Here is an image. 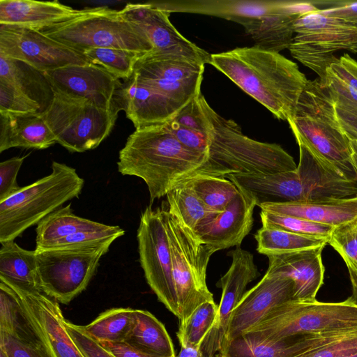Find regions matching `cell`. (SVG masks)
Masks as SVG:
<instances>
[{"instance_id": "obj_51", "label": "cell", "mask_w": 357, "mask_h": 357, "mask_svg": "<svg viewBox=\"0 0 357 357\" xmlns=\"http://www.w3.org/2000/svg\"><path fill=\"white\" fill-rule=\"evenodd\" d=\"M349 270L350 281L352 287V294L349 298L353 303L357 305V274L351 269Z\"/></svg>"}, {"instance_id": "obj_42", "label": "cell", "mask_w": 357, "mask_h": 357, "mask_svg": "<svg viewBox=\"0 0 357 357\" xmlns=\"http://www.w3.org/2000/svg\"><path fill=\"white\" fill-rule=\"evenodd\" d=\"M328 244L340 254L348 269L357 274V218L335 227Z\"/></svg>"}, {"instance_id": "obj_44", "label": "cell", "mask_w": 357, "mask_h": 357, "mask_svg": "<svg viewBox=\"0 0 357 357\" xmlns=\"http://www.w3.org/2000/svg\"><path fill=\"white\" fill-rule=\"evenodd\" d=\"M66 328L84 357H115L84 328L65 320Z\"/></svg>"}, {"instance_id": "obj_14", "label": "cell", "mask_w": 357, "mask_h": 357, "mask_svg": "<svg viewBox=\"0 0 357 357\" xmlns=\"http://www.w3.org/2000/svg\"><path fill=\"white\" fill-rule=\"evenodd\" d=\"M0 56L48 72L90 63L86 56L31 28L0 24Z\"/></svg>"}, {"instance_id": "obj_32", "label": "cell", "mask_w": 357, "mask_h": 357, "mask_svg": "<svg viewBox=\"0 0 357 357\" xmlns=\"http://www.w3.org/2000/svg\"><path fill=\"white\" fill-rule=\"evenodd\" d=\"M125 342L151 357L176 355L165 326L151 312L135 310V320Z\"/></svg>"}, {"instance_id": "obj_27", "label": "cell", "mask_w": 357, "mask_h": 357, "mask_svg": "<svg viewBox=\"0 0 357 357\" xmlns=\"http://www.w3.org/2000/svg\"><path fill=\"white\" fill-rule=\"evenodd\" d=\"M259 207L261 211L336 227L357 218V195L342 199L266 204Z\"/></svg>"}, {"instance_id": "obj_25", "label": "cell", "mask_w": 357, "mask_h": 357, "mask_svg": "<svg viewBox=\"0 0 357 357\" xmlns=\"http://www.w3.org/2000/svg\"><path fill=\"white\" fill-rule=\"evenodd\" d=\"M324 248L268 256L266 274L291 278L294 283V299L312 301L324 283Z\"/></svg>"}, {"instance_id": "obj_15", "label": "cell", "mask_w": 357, "mask_h": 357, "mask_svg": "<svg viewBox=\"0 0 357 357\" xmlns=\"http://www.w3.org/2000/svg\"><path fill=\"white\" fill-rule=\"evenodd\" d=\"M121 15L140 29L151 43L154 54L174 55L209 63L211 54L183 37L169 20V13L153 3H128Z\"/></svg>"}, {"instance_id": "obj_48", "label": "cell", "mask_w": 357, "mask_h": 357, "mask_svg": "<svg viewBox=\"0 0 357 357\" xmlns=\"http://www.w3.org/2000/svg\"><path fill=\"white\" fill-rule=\"evenodd\" d=\"M357 351V330L301 357H342Z\"/></svg>"}, {"instance_id": "obj_11", "label": "cell", "mask_w": 357, "mask_h": 357, "mask_svg": "<svg viewBox=\"0 0 357 357\" xmlns=\"http://www.w3.org/2000/svg\"><path fill=\"white\" fill-rule=\"evenodd\" d=\"M167 220L181 325L201 304L214 301L206 278L209 259L215 251L168 211Z\"/></svg>"}, {"instance_id": "obj_56", "label": "cell", "mask_w": 357, "mask_h": 357, "mask_svg": "<svg viewBox=\"0 0 357 357\" xmlns=\"http://www.w3.org/2000/svg\"><path fill=\"white\" fill-rule=\"evenodd\" d=\"M171 357H176V355H174V356H171Z\"/></svg>"}, {"instance_id": "obj_22", "label": "cell", "mask_w": 357, "mask_h": 357, "mask_svg": "<svg viewBox=\"0 0 357 357\" xmlns=\"http://www.w3.org/2000/svg\"><path fill=\"white\" fill-rule=\"evenodd\" d=\"M12 289L54 357H84L66 328L56 301L43 292Z\"/></svg>"}, {"instance_id": "obj_4", "label": "cell", "mask_w": 357, "mask_h": 357, "mask_svg": "<svg viewBox=\"0 0 357 357\" xmlns=\"http://www.w3.org/2000/svg\"><path fill=\"white\" fill-rule=\"evenodd\" d=\"M336 100L319 78L309 80L287 121L294 134L301 137L321 156L345 176L357 182L349 139L335 111Z\"/></svg>"}, {"instance_id": "obj_2", "label": "cell", "mask_w": 357, "mask_h": 357, "mask_svg": "<svg viewBox=\"0 0 357 357\" xmlns=\"http://www.w3.org/2000/svg\"><path fill=\"white\" fill-rule=\"evenodd\" d=\"M197 101L207 138V159L188 178H225L231 174H270L296 169L293 157L281 146L245 136L233 120L215 112L201 93L197 96Z\"/></svg>"}, {"instance_id": "obj_55", "label": "cell", "mask_w": 357, "mask_h": 357, "mask_svg": "<svg viewBox=\"0 0 357 357\" xmlns=\"http://www.w3.org/2000/svg\"><path fill=\"white\" fill-rule=\"evenodd\" d=\"M211 357H220V356L218 355V354H216L214 356H212Z\"/></svg>"}, {"instance_id": "obj_6", "label": "cell", "mask_w": 357, "mask_h": 357, "mask_svg": "<svg viewBox=\"0 0 357 357\" xmlns=\"http://www.w3.org/2000/svg\"><path fill=\"white\" fill-rule=\"evenodd\" d=\"M35 29L82 53L91 48L128 50L144 54L153 47L144 33L107 6L82 9L77 16Z\"/></svg>"}, {"instance_id": "obj_50", "label": "cell", "mask_w": 357, "mask_h": 357, "mask_svg": "<svg viewBox=\"0 0 357 357\" xmlns=\"http://www.w3.org/2000/svg\"><path fill=\"white\" fill-rule=\"evenodd\" d=\"M176 357H205L199 348L181 347Z\"/></svg>"}, {"instance_id": "obj_20", "label": "cell", "mask_w": 357, "mask_h": 357, "mask_svg": "<svg viewBox=\"0 0 357 357\" xmlns=\"http://www.w3.org/2000/svg\"><path fill=\"white\" fill-rule=\"evenodd\" d=\"M356 329L313 335H295L271 340L241 335L222 344L220 357H301L341 339Z\"/></svg>"}, {"instance_id": "obj_10", "label": "cell", "mask_w": 357, "mask_h": 357, "mask_svg": "<svg viewBox=\"0 0 357 357\" xmlns=\"http://www.w3.org/2000/svg\"><path fill=\"white\" fill-rule=\"evenodd\" d=\"M299 147L295 170L275 174L273 190L280 203L342 199L357 194L356 181L345 176L301 137L294 134Z\"/></svg>"}, {"instance_id": "obj_43", "label": "cell", "mask_w": 357, "mask_h": 357, "mask_svg": "<svg viewBox=\"0 0 357 357\" xmlns=\"http://www.w3.org/2000/svg\"><path fill=\"white\" fill-rule=\"evenodd\" d=\"M43 113L40 104L15 86L0 81V113Z\"/></svg>"}, {"instance_id": "obj_18", "label": "cell", "mask_w": 357, "mask_h": 357, "mask_svg": "<svg viewBox=\"0 0 357 357\" xmlns=\"http://www.w3.org/2000/svg\"><path fill=\"white\" fill-rule=\"evenodd\" d=\"M183 107L142 82L133 73L128 79L118 82L112 110H123L136 129L163 124Z\"/></svg>"}, {"instance_id": "obj_38", "label": "cell", "mask_w": 357, "mask_h": 357, "mask_svg": "<svg viewBox=\"0 0 357 357\" xmlns=\"http://www.w3.org/2000/svg\"><path fill=\"white\" fill-rule=\"evenodd\" d=\"M90 63L98 66L117 79H127L134 73L138 60L145 54L121 49L91 48L83 52Z\"/></svg>"}, {"instance_id": "obj_53", "label": "cell", "mask_w": 357, "mask_h": 357, "mask_svg": "<svg viewBox=\"0 0 357 357\" xmlns=\"http://www.w3.org/2000/svg\"><path fill=\"white\" fill-rule=\"evenodd\" d=\"M0 357H8L5 350L0 347Z\"/></svg>"}, {"instance_id": "obj_21", "label": "cell", "mask_w": 357, "mask_h": 357, "mask_svg": "<svg viewBox=\"0 0 357 357\" xmlns=\"http://www.w3.org/2000/svg\"><path fill=\"white\" fill-rule=\"evenodd\" d=\"M44 73L53 92L87 99L112 112L113 97L119 79L102 68L89 63L66 66Z\"/></svg>"}, {"instance_id": "obj_34", "label": "cell", "mask_w": 357, "mask_h": 357, "mask_svg": "<svg viewBox=\"0 0 357 357\" xmlns=\"http://www.w3.org/2000/svg\"><path fill=\"white\" fill-rule=\"evenodd\" d=\"M166 197L168 212L194 234L220 213L209 209L184 182H179Z\"/></svg>"}, {"instance_id": "obj_7", "label": "cell", "mask_w": 357, "mask_h": 357, "mask_svg": "<svg viewBox=\"0 0 357 357\" xmlns=\"http://www.w3.org/2000/svg\"><path fill=\"white\" fill-rule=\"evenodd\" d=\"M357 328V305L348 298L337 303L291 300L270 310L242 335L271 340Z\"/></svg>"}, {"instance_id": "obj_35", "label": "cell", "mask_w": 357, "mask_h": 357, "mask_svg": "<svg viewBox=\"0 0 357 357\" xmlns=\"http://www.w3.org/2000/svg\"><path fill=\"white\" fill-rule=\"evenodd\" d=\"M258 252L266 255L290 253L324 248L328 239L301 235L268 226H262L255 234Z\"/></svg>"}, {"instance_id": "obj_40", "label": "cell", "mask_w": 357, "mask_h": 357, "mask_svg": "<svg viewBox=\"0 0 357 357\" xmlns=\"http://www.w3.org/2000/svg\"><path fill=\"white\" fill-rule=\"evenodd\" d=\"M218 311L215 301H207L198 306L185 321L179 325L176 333L181 347L199 348L213 326Z\"/></svg>"}, {"instance_id": "obj_46", "label": "cell", "mask_w": 357, "mask_h": 357, "mask_svg": "<svg viewBox=\"0 0 357 357\" xmlns=\"http://www.w3.org/2000/svg\"><path fill=\"white\" fill-rule=\"evenodd\" d=\"M333 95L336 100L337 119L342 130L349 139H357V102Z\"/></svg>"}, {"instance_id": "obj_49", "label": "cell", "mask_w": 357, "mask_h": 357, "mask_svg": "<svg viewBox=\"0 0 357 357\" xmlns=\"http://www.w3.org/2000/svg\"><path fill=\"white\" fill-rule=\"evenodd\" d=\"M115 357H151L132 347L125 342H100Z\"/></svg>"}, {"instance_id": "obj_37", "label": "cell", "mask_w": 357, "mask_h": 357, "mask_svg": "<svg viewBox=\"0 0 357 357\" xmlns=\"http://www.w3.org/2000/svg\"><path fill=\"white\" fill-rule=\"evenodd\" d=\"M180 182L186 183L211 210L221 213L238 194L236 185L226 178L193 176Z\"/></svg>"}, {"instance_id": "obj_9", "label": "cell", "mask_w": 357, "mask_h": 357, "mask_svg": "<svg viewBox=\"0 0 357 357\" xmlns=\"http://www.w3.org/2000/svg\"><path fill=\"white\" fill-rule=\"evenodd\" d=\"M114 241L68 248H36L42 291L57 302L68 304L86 288L101 257Z\"/></svg>"}, {"instance_id": "obj_28", "label": "cell", "mask_w": 357, "mask_h": 357, "mask_svg": "<svg viewBox=\"0 0 357 357\" xmlns=\"http://www.w3.org/2000/svg\"><path fill=\"white\" fill-rule=\"evenodd\" d=\"M82 12L55 0H0V24L37 29L63 22Z\"/></svg>"}, {"instance_id": "obj_19", "label": "cell", "mask_w": 357, "mask_h": 357, "mask_svg": "<svg viewBox=\"0 0 357 357\" xmlns=\"http://www.w3.org/2000/svg\"><path fill=\"white\" fill-rule=\"evenodd\" d=\"M294 294L291 278L266 273L231 312L222 344L244 333L275 307L293 300Z\"/></svg>"}, {"instance_id": "obj_26", "label": "cell", "mask_w": 357, "mask_h": 357, "mask_svg": "<svg viewBox=\"0 0 357 357\" xmlns=\"http://www.w3.org/2000/svg\"><path fill=\"white\" fill-rule=\"evenodd\" d=\"M55 143L42 113H0V153L13 147L45 149Z\"/></svg>"}, {"instance_id": "obj_12", "label": "cell", "mask_w": 357, "mask_h": 357, "mask_svg": "<svg viewBox=\"0 0 357 357\" xmlns=\"http://www.w3.org/2000/svg\"><path fill=\"white\" fill-rule=\"evenodd\" d=\"M53 93L42 114L56 143L70 152L81 153L96 148L107 137L117 115L89 100Z\"/></svg>"}, {"instance_id": "obj_16", "label": "cell", "mask_w": 357, "mask_h": 357, "mask_svg": "<svg viewBox=\"0 0 357 357\" xmlns=\"http://www.w3.org/2000/svg\"><path fill=\"white\" fill-rule=\"evenodd\" d=\"M228 255L231 257V266L218 284L222 291L217 317L200 345L210 356L219 352L231 312L246 292L247 285L260 275L251 252L236 246L228 252Z\"/></svg>"}, {"instance_id": "obj_17", "label": "cell", "mask_w": 357, "mask_h": 357, "mask_svg": "<svg viewBox=\"0 0 357 357\" xmlns=\"http://www.w3.org/2000/svg\"><path fill=\"white\" fill-rule=\"evenodd\" d=\"M0 347L8 357H54L16 292L1 281Z\"/></svg>"}, {"instance_id": "obj_13", "label": "cell", "mask_w": 357, "mask_h": 357, "mask_svg": "<svg viewBox=\"0 0 357 357\" xmlns=\"http://www.w3.org/2000/svg\"><path fill=\"white\" fill-rule=\"evenodd\" d=\"M167 210L147 206L137 229L139 261L144 276L158 300L179 318L172 275V260L167 227Z\"/></svg>"}, {"instance_id": "obj_47", "label": "cell", "mask_w": 357, "mask_h": 357, "mask_svg": "<svg viewBox=\"0 0 357 357\" xmlns=\"http://www.w3.org/2000/svg\"><path fill=\"white\" fill-rule=\"evenodd\" d=\"M166 124L181 144L191 150L206 155L207 138L205 133L183 126L172 119Z\"/></svg>"}, {"instance_id": "obj_24", "label": "cell", "mask_w": 357, "mask_h": 357, "mask_svg": "<svg viewBox=\"0 0 357 357\" xmlns=\"http://www.w3.org/2000/svg\"><path fill=\"white\" fill-rule=\"evenodd\" d=\"M256 206L250 195L239 190L223 211L202 226L195 234L215 252L240 246L252 229Z\"/></svg>"}, {"instance_id": "obj_54", "label": "cell", "mask_w": 357, "mask_h": 357, "mask_svg": "<svg viewBox=\"0 0 357 357\" xmlns=\"http://www.w3.org/2000/svg\"><path fill=\"white\" fill-rule=\"evenodd\" d=\"M342 357H357V351H355L350 353L347 355H345Z\"/></svg>"}, {"instance_id": "obj_36", "label": "cell", "mask_w": 357, "mask_h": 357, "mask_svg": "<svg viewBox=\"0 0 357 357\" xmlns=\"http://www.w3.org/2000/svg\"><path fill=\"white\" fill-rule=\"evenodd\" d=\"M135 320V310L115 307L99 314L92 322L84 326L86 331L99 342H124Z\"/></svg>"}, {"instance_id": "obj_3", "label": "cell", "mask_w": 357, "mask_h": 357, "mask_svg": "<svg viewBox=\"0 0 357 357\" xmlns=\"http://www.w3.org/2000/svg\"><path fill=\"white\" fill-rule=\"evenodd\" d=\"M173 135L166 123L135 129L120 151L118 170L141 178L146 184L151 205L180 181L190 176L206 160Z\"/></svg>"}, {"instance_id": "obj_1", "label": "cell", "mask_w": 357, "mask_h": 357, "mask_svg": "<svg viewBox=\"0 0 357 357\" xmlns=\"http://www.w3.org/2000/svg\"><path fill=\"white\" fill-rule=\"evenodd\" d=\"M209 64L281 120L291 118L308 82L296 63L255 45L212 54Z\"/></svg>"}, {"instance_id": "obj_23", "label": "cell", "mask_w": 357, "mask_h": 357, "mask_svg": "<svg viewBox=\"0 0 357 357\" xmlns=\"http://www.w3.org/2000/svg\"><path fill=\"white\" fill-rule=\"evenodd\" d=\"M314 10L317 8L312 1H278L267 13L243 27L255 41V47L279 52L291 45L297 19Z\"/></svg>"}, {"instance_id": "obj_45", "label": "cell", "mask_w": 357, "mask_h": 357, "mask_svg": "<svg viewBox=\"0 0 357 357\" xmlns=\"http://www.w3.org/2000/svg\"><path fill=\"white\" fill-rule=\"evenodd\" d=\"M27 156L14 157L0 163V202L8 199L21 188L17 183V176Z\"/></svg>"}, {"instance_id": "obj_5", "label": "cell", "mask_w": 357, "mask_h": 357, "mask_svg": "<svg viewBox=\"0 0 357 357\" xmlns=\"http://www.w3.org/2000/svg\"><path fill=\"white\" fill-rule=\"evenodd\" d=\"M84 183L75 169L53 161L49 175L0 202V243L14 241L65 202L78 197Z\"/></svg>"}, {"instance_id": "obj_33", "label": "cell", "mask_w": 357, "mask_h": 357, "mask_svg": "<svg viewBox=\"0 0 357 357\" xmlns=\"http://www.w3.org/2000/svg\"><path fill=\"white\" fill-rule=\"evenodd\" d=\"M0 81L15 86L38 102L43 112L54 97L45 73L18 60L0 56Z\"/></svg>"}, {"instance_id": "obj_8", "label": "cell", "mask_w": 357, "mask_h": 357, "mask_svg": "<svg viewBox=\"0 0 357 357\" xmlns=\"http://www.w3.org/2000/svg\"><path fill=\"white\" fill-rule=\"evenodd\" d=\"M294 36L288 50L291 56L323 80L334 54L347 50L357 53V20L320 10L301 15L294 23Z\"/></svg>"}, {"instance_id": "obj_30", "label": "cell", "mask_w": 357, "mask_h": 357, "mask_svg": "<svg viewBox=\"0 0 357 357\" xmlns=\"http://www.w3.org/2000/svg\"><path fill=\"white\" fill-rule=\"evenodd\" d=\"M204 65L185 57L146 53L137 62L134 73L142 78L188 82L203 79Z\"/></svg>"}, {"instance_id": "obj_52", "label": "cell", "mask_w": 357, "mask_h": 357, "mask_svg": "<svg viewBox=\"0 0 357 357\" xmlns=\"http://www.w3.org/2000/svg\"><path fill=\"white\" fill-rule=\"evenodd\" d=\"M351 150V158L354 169L357 176V139H349Z\"/></svg>"}, {"instance_id": "obj_29", "label": "cell", "mask_w": 357, "mask_h": 357, "mask_svg": "<svg viewBox=\"0 0 357 357\" xmlns=\"http://www.w3.org/2000/svg\"><path fill=\"white\" fill-rule=\"evenodd\" d=\"M0 281L14 289L43 292L36 251L25 250L14 241L1 243Z\"/></svg>"}, {"instance_id": "obj_41", "label": "cell", "mask_w": 357, "mask_h": 357, "mask_svg": "<svg viewBox=\"0 0 357 357\" xmlns=\"http://www.w3.org/2000/svg\"><path fill=\"white\" fill-rule=\"evenodd\" d=\"M262 226L273 227L292 233L329 239L335 227L294 216L261 211Z\"/></svg>"}, {"instance_id": "obj_31", "label": "cell", "mask_w": 357, "mask_h": 357, "mask_svg": "<svg viewBox=\"0 0 357 357\" xmlns=\"http://www.w3.org/2000/svg\"><path fill=\"white\" fill-rule=\"evenodd\" d=\"M111 227L75 215L68 204L53 211L37 225L36 248L50 247L81 232L103 231Z\"/></svg>"}, {"instance_id": "obj_39", "label": "cell", "mask_w": 357, "mask_h": 357, "mask_svg": "<svg viewBox=\"0 0 357 357\" xmlns=\"http://www.w3.org/2000/svg\"><path fill=\"white\" fill-rule=\"evenodd\" d=\"M320 81L335 95L357 102V61L348 54L331 63Z\"/></svg>"}]
</instances>
